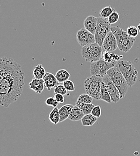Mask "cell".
Segmentation results:
<instances>
[{"instance_id": "5", "label": "cell", "mask_w": 140, "mask_h": 156, "mask_svg": "<svg viewBox=\"0 0 140 156\" xmlns=\"http://www.w3.org/2000/svg\"><path fill=\"white\" fill-rule=\"evenodd\" d=\"M102 77L98 75H92L84 81L86 93L96 100H101V88Z\"/></svg>"}, {"instance_id": "21", "label": "cell", "mask_w": 140, "mask_h": 156, "mask_svg": "<svg viewBox=\"0 0 140 156\" xmlns=\"http://www.w3.org/2000/svg\"><path fill=\"white\" fill-rule=\"evenodd\" d=\"M49 119L50 121L54 124L55 125H57L60 122V115L59 112V109L56 107L54 108L51 111L49 114Z\"/></svg>"}, {"instance_id": "23", "label": "cell", "mask_w": 140, "mask_h": 156, "mask_svg": "<svg viewBox=\"0 0 140 156\" xmlns=\"http://www.w3.org/2000/svg\"><path fill=\"white\" fill-rule=\"evenodd\" d=\"M55 76L57 79L58 81L59 82V83L60 82L63 83V82L68 80L69 78H70L71 75L67 70L61 69L56 72Z\"/></svg>"}, {"instance_id": "13", "label": "cell", "mask_w": 140, "mask_h": 156, "mask_svg": "<svg viewBox=\"0 0 140 156\" xmlns=\"http://www.w3.org/2000/svg\"><path fill=\"white\" fill-rule=\"evenodd\" d=\"M98 18L94 16H89L84 20V27L88 31L93 34H95L97 27Z\"/></svg>"}, {"instance_id": "18", "label": "cell", "mask_w": 140, "mask_h": 156, "mask_svg": "<svg viewBox=\"0 0 140 156\" xmlns=\"http://www.w3.org/2000/svg\"><path fill=\"white\" fill-rule=\"evenodd\" d=\"M121 57H123L122 55L120 56L113 53H110L108 51H105L102 54V59L109 63L117 62L119 61Z\"/></svg>"}, {"instance_id": "20", "label": "cell", "mask_w": 140, "mask_h": 156, "mask_svg": "<svg viewBox=\"0 0 140 156\" xmlns=\"http://www.w3.org/2000/svg\"><path fill=\"white\" fill-rule=\"evenodd\" d=\"M98 118L94 117L91 114L85 115L82 118L81 124L83 126H93L97 121Z\"/></svg>"}, {"instance_id": "22", "label": "cell", "mask_w": 140, "mask_h": 156, "mask_svg": "<svg viewBox=\"0 0 140 156\" xmlns=\"http://www.w3.org/2000/svg\"><path fill=\"white\" fill-rule=\"evenodd\" d=\"M101 100L108 103H111L112 102L111 98L110 97V95L103 82H102L101 83Z\"/></svg>"}, {"instance_id": "31", "label": "cell", "mask_w": 140, "mask_h": 156, "mask_svg": "<svg viewBox=\"0 0 140 156\" xmlns=\"http://www.w3.org/2000/svg\"><path fill=\"white\" fill-rule=\"evenodd\" d=\"M58 102L56 100V99L53 98H47L46 100V104L47 106H52L54 108H56L58 105Z\"/></svg>"}, {"instance_id": "16", "label": "cell", "mask_w": 140, "mask_h": 156, "mask_svg": "<svg viewBox=\"0 0 140 156\" xmlns=\"http://www.w3.org/2000/svg\"><path fill=\"white\" fill-rule=\"evenodd\" d=\"M74 106L70 104L63 105L59 109L60 115V122H63L65 119L68 118Z\"/></svg>"}, {"instance_id": "10", "label": "cell", "mask_w": 140, "mask_h": 156, "mask_svg": "<svg viewBox=\"0 0 140 156\" xmlns=\"http://www.w3.org/2000/svg\"><path fill=\"white\" fill-rule=\"evenodd\" d=\"M102 82L104 83L111 98L112 102L117 103L120 98V93L110 78L106 74L102 77Z\"/></svg>"}, {"instance_id": "14", "label": "cell", "mask_w": 140, "mask_h": 156, "mask_svg": "<svg viewBox=\"0 0 140 156\" xmlns=\"http://www.w3.org/2000/svg\"><path fill=\"white\" fill-rule=\"evenodd\" d=\"M43 79L44 80L45 88L49 90H50L53 88H55L58 85H59V82L55 75L51 73L46 72Z\"/></svg>"}, {"instance_id": "6", "label": "cell", "mask_w": 140, "mask_h": 156, "mask_svg": "<svg viewBox=\"0 0 140 156\" xmlns=\"http://www.w3.org/2000/svg\"><path fill=\"white\" fill-rule=\"evenodd\" d=\"M102 47L98 43H94L85 46L81 49V55L86 61L94 62L102 58Z\"/></svg>"}, {"instance_id": "33", "label": "cell", "mask_w": 140, "mask_h": 156, "mask_svg": "<svg viewBox=\"0 0 140 156\" xmlns=\"http://www.w3.org/2000/svg\"><path fill=\"white\" fill-rule=\"evenodd\" d=\"M54 98L56 99V100L59 103H63L65 101V98L64 96L60 94H55Z\"/></svg>"}, {"instance_id": "30", "label": "cell", "mask_w": 140, "mask_h": 156, "mask_svg": "<svg viewBox=\"0 0 140 156\" xmlns=\"http://www.w3.org/2000/svg\"><path fill=\"white\" fill-rule=\"evenodd\" d=\"M67 92L68 91L63 85H58L54 89L55 94H60L65 96L67 94Z\"/></svg>"}, {"instance_id": "17", "label": "cell", "mask_w": 140, "mask_h": 156, "mask_svg": "<svg viewBox=\"0 0 140 156\" xmlns=\"http://www.w3.org/2000/svg\"><path fill=\"white\" fill-rule=\"evenodd\" d=\"M84 115H85L84 114L81 109H80L77 106H74L68 117V119L73 121H77L81 120Z\"/></svg>"}, {"instance_id": "3", "label": "cell", "mask_w": 140, "mask_h": 156, "mask_svg": "<svg viewBox=\"0 0 140 156\" xmlns=\"http://www.w3.org/2000/svg\"><path fill=\"white\" fill-rule=\"evenodd\" d=\"M116 64L126 79L129 87H132L137 82L138 75L134 64L131 61L122 60L117 61Z\"/></svg>"}, {"instance_id": "11", "label": "cell", "mask_w": 140, "mask_h": 156, "mask_svg": "<svg viewBox=\"0 0 140 156\" xmlns=\"http://www.w3.org/2000/svg\"><path fill=\"white\" fill-rule=\"evenodd\" d=\"M76 38L79 44L82 47L96 43L95 35L84 28H81L77 32Z\"/></svg>"}, {"instance_id": "26", "label": "cell", "mask_w": 140, "mask_h": 156, "mask_svg": "<svg viewBox=\"0 0 140 156\" xmlns=\"http://www.w3.org/2000/svg\"><path fill=\"white\" fill-rule=\"evenodd\" d=\"M77 101H80L81 103H83L90 104V103H92L93 98H92L91 96H90L87 93L82 94L80 95L79 97L77 98Z\"/></svg>"}, {"instance_id": "2", "label": "cell", "mask_w": 140, "mask_h": 156, "mask_svg": "<svg viewBox=\"0 0 140 156\" xmlns=\"http://www.w3.org/2000/svg\"><path fill=\"white\" fill-rule=\"evenodd\" d=\"M111 31L117 40L118 48L120 51L127 53L134 44L135 39L130 37L126 31L119 27H111Z\"/></svg>"}, {"instance_id": "27", "label": "cell", "mask_w": 140, "mask_h": 156, "mask_svg": "<svg viewBox=\"0 0 140 156\" xmlns=\"http://www.w3.org/2000/svg\"><path fill=\"white\" fill-rule=\"evenodd\" d=\"M126 32L130 37H134V38H135L139 33L138 28L136 27H134V26L129 27L126 30Z\"/></svg>"}, {"instance_id": "28", "label": "cell", "mask_w": 140, "mask_h": 156, "mask_svg": "<svg viewBox=\"0 0 140 156\" xmlns=\"http://www.w3.org/2000/svg\"><path fill=\"white\" fill-rule=\"evenodd\" d=\"M119 14L116 12V11H114L112 14L108 17V18L107 19V20L108 22V23L111 25V24H114L116 22H118V20H119Z\"/></svg>"}, {"instance_id": "1", "label": "cell", "mask_w": 140, "mask_h": 156, "mask_svg": "<svg viewBox=\"0 0 140 156\" xmlns=\"http://www.w3.org/2000/svg\"><path fill=\"white\" fill-rule=\"evenodd\" d=\"M25 73L20 66L9 74L0 84V106L8 108L22 94Z\"/></svg>"}, {"instance_id": "29", "label": "cell", "mask_w": 140, "mask_h": 156, "mask_svg": "<svg viewBox=\"0 0 140 156\" xmlns=\"http://www.w3.org/2000/svg\"><path fill=\"white\" fill-rule=\"evenodd\" d=\"M63 85L65 87L68 91H73L75 90V85L73 81L70 80H67L63 82Z\"/></svg>"}, {"instance_id": "19", "label": "cell", "mask_w": 140, "mask_h": 156, "mask_svg": "<svg viewBox=\"0 0 140 156\" xmlns=\"http://www.w3.org/2000/svg\"><path fill=\"white\" fill-rule=\"evenodd\" d=\"M76 106H77V107H79L80 108V109H81V111H83V112L84 113V115H87V114H91V112L95 106V105L92 103H90V104L83 103L77 100L76 101Z\"/></svg>"}, {"instance_id": "12", "label": "cell", "mask_w": 140, "mask_h": 156, "mask_svg": "<svg viewBox=\"0 0 140 156\" xmlns=\"http://www.w3.org/2000/svg\"><path fill=\"white\" fill-rule=\"evenodd\" d=\"M102 47L105 51L108 52L114 51L118 48L117 40L111 31L107 34L104 39Z\"/></svg>"}, {"instance_id": "32", "label": "cell", "mask_w": 140, "mask_h": 156, "mask_svg": "<svg viewBox=\"0 0 140 156\" xmlns=\"http://www.w3.org/2000/svg\"><path fill=\"white\" fill-rule=\"evenodd\" d=\"M101 114L102 111L100 106H95L91 112V114L97 118H100L101 115Z\"/></svg>"}, {"instance_id": "9", "label": "cell", "mask_w": 140, "mask_h": 156, "mask_svg": "<svg viewBox=\"0 0 140 156\" xmlns=\"http://www.w3.org/2000/svg\"><path fill=\"white\" fill-rule=\"evenodd\" d=\"M117 62L109 63L101 59L99 61L92 62L90 67V72L91 75H98L103 77L107 74V71L111 68L114 67Z\"/></svg>"}, {"instance_id": "15", "label": "cell", "mask_w": 140, "mask_h": 156, "mask_svg": "<svg viewBox=\"0 0 140 156\" xmlns=\"http://www.w3.org/2000/svg\"><path fill=\"white\" fill-rule=\"evenodd\" d=\"M29 87L37 94H41L45 88L44 80L43 79L34 78L29 82Z\"/></svg>"}, {"instance_id": "25", "label": "cell", "mask_w": 140, "mask_h": 156, "mask_svg": "<svg viewBox=\"0 0 140 156\" xmlns=\"http://www.w3.org/2000/svg\"><path fill=\"white\" fill-rule=\"evenodd\" d=\"M114 11V9L111 6H107L103 8L100 12V18L103 19H108V17L112 14V13Z\"/></svg>"}, {"instance_id": "4", "label": "cell", "mask_w": 140, "mask_h": 156, "mask_svg": "<svg viewBox=\"0 0 140 156\" xmlns=\"http://www.w3.org/2000/svg\"><path fill=\"white\" fill-rule=\"evenodd\" d=\"M107 75L110 78L118 89L120 93V98H124L128 92L129 86L117 64L109 69L107 72Z\"/></svg>"}, {"instance_id": "7", "label": "cell", "mask_w": 140, "mask_h": 156, "mask_svg": "<svg viewBox=\"0 0 140 156\" xmlns=\"http://www.w3.org/2000/svg\"><path fill=\"white\" fill-rule=\"evenodd\" d=\"M111 25L108 23L107 20L98 18L97 27L94 35L96 43L101 47L102 46L104 39L111 31Z\"/></svg>"}, {"instance_id": "8", "label": "cell", "mask_w": 140, "mask_h": 156, "mask_svg": "<svg viewBox=\"0 0 140 156\" xmlns=\"http://www.w3.org/2000/svg\"><path fill=\"white\" fill-rule=\"evenodd\" d=\"M19 64L12 58H0V84L9 74L19 68Z\"/></svg>"}, {"instance_id": "24", "label": "cell", "mask_w": 140, "mask_h": 156, "mask_svg": "<svg viewBox=\"0 0 140 156\" xmlns=\"http://www.w3.org/2000/svg\"><path fill=\"white\" fill-rule=\"evenodd\" d=\"M46 73V70L41 64L36 66L33 70V76L37 79H43Z\"/></svg>"}, {"instance_id": "34", "label": "cell", "mask_w": 140, "mask_h": 156, "mask_svg": "<svg viewBox=\"0 0 140 156\" xmlns=\"http://www.w3.org/2000/svg\"><path fill=\"white\" fill-rule=\"evenodd\" d=\"M137 28H138V31H139V32H140V23L138 24V25Z\"/></svg>"}]
</instances>
